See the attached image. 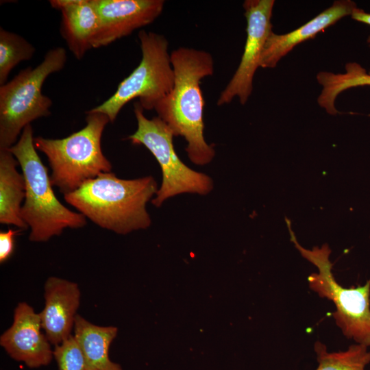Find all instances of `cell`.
Here are the masks:
<instances>
[{
  "mask_svg": "<svg viewBox=\"0 0 370 370\" xmlns=\"http://www.w3.org/2000/svg\"><path fill=\"white\" fill-rule=\"evenodd\" d=\"M345 67L343 73L323 71L317 75V82L323 87L317 102L330 114L338 113L334 101L343 91L354 87L370 86V74L360 64L348 62Z\"/></svg>",
  "mask_w": 370,
  "mask_h": 370,
  "instance_id": "obj_17",
  "label": "cell"
},
{
  "mask_svg": "<svg viewBox=\"0 0 370 370\" xmlns=\"http://www.w3.org/2000/svg\"><path fill=\"white\" fill-rule=\"evenodd\" d=\"M35 47L21 36L0 28V85L21 62L30 60Z\"/></svg>",
  "mask_w": 370,
  "mask_h": 370,
  "instance_id": "obj_19",
  "label": "cell"
},
{
  "mask_svg": "<svg viewBox=\"0 0 370 370\" xmlns=\"http://www.w3.org/2000/svg\"><path fill=\"white\" fill-rule=\"evenodd\" d=\"M41 328L39 314L27 303L20 302L12 325L0 337V345L12 358L30 368L47 365L53 353Z\"/></svg>",
  "mask_w": 370,
  "mask_h": 370,
  "instance_id": "obj_11",
  "label": "cell"
},
{
  "mask_svg": "<svg viewBox=\"0 0 370 370\" xmlns=\"http://www.w3.org/2000/svg\"><path fill=\"white\" fill-rule=\"evenodd\" d=\"M22 230L9 229L0 232V262L2 264L12 256L14 249V237Z\"/></svg>",
  "mask_w": 370,
  "mask_h": 370,
  "instance_id": "obj_21",
  "label": "cell"
},
{
  "mask_svg": "<svg viewBox=\"0 0 370 370\" xmlns=\"http://www.w3.org/2000/svg\"><path fill=\"white\" fill-rule=\"evenodd\" d=\"M86 125L64 138H34L36 150L47 158L51 169L52 185L64 195L103 173L111 172L112 164L101 149L103 130L110 122L104 114L86 112Z\"/></svg>",
  "mask_w": 370,
  "mask_h": 370,
  "instance_id": "obj_4",
  "label": "cell"
},
{
  "mask_svg": "<svg viewBox=\"0 0 370 370\" xmlns=\"http://www.w3.org/2000/svg\"><path fill=\"white\" fill-rule=\"evenodd\" d=\"M51 6L61 12V34L77 59L93 48L99 27V15L93 0H51Z\"/></svg>",
  "mask_w": 370,
  "mask_h": 370,
  "instance_id": "obj_14",
  "label": "cell"
},
{
  "mask_svg": "<svg viewBox=\"0 0 370 370\" xmlns=\"http://www.w3.org/2000/svg\"><path fill=\"white\" fill-rule=\"evenodd\" d=\"M142 52L136 68L119 84L114 93L101 105L90 110L106 115L113 123L121 110L134 99L144 110H154L173 89L174 71L164 36L140 30L138 34Z\"/></svg>",
  "mask_w": 370,
  "mask_h": 370,
  "instance_id": "obj_6",
  "label": "cell"
},
{
  "mask_svg": "<svg viewBox=\"0 0 370 370\" xmlns=\"http://www.w3.org/2000/svg\"><path fill=\"white\" fill-rule=\"evenodd\" d=\"M368 347L353 344L345 351L329 352L319 341L314 344L319 365L316 370H366L370 363Z\"/></svg>",
  "mask_w": 370,
  "mask_h": 370,
  "instance_id": "obj_18",
  "label": "cell"
},
{
  "mask_svg": "<svg viewBox=\"0 0 370 370\" xmlns=\"http://www.w3.org/2000/svg\"><path fill=\"white\" fill-rule=\"evenodd\" d=\"M138 101L134 103L137 120L136 131L127 137L134 145L145 146L159 163L162 181L151 203L160 207L166 199L182 193L206 195L214 187L208 175L195 171L186 166L177 156L173 145V134L159 117L147 119Z\"/></svg>",
  "mask_w": 370,
  "mask_h": 370,
  "instance_id": "obj_8",
  "label": "cell"
},
{
  "mask_svg": "<svg viewBox=\"0 0 370 370\" xmlns=\"http://www.w3.org/2000/svg\"><path fill=\"white\" fill-rule=\"evenodd\" d=\"M45 304L39 313L41 326L51 344L57 345L71 335L80 303L76 283L50 277L45 285Z\"/></svg>",
  "mask_w": 370,
  "mask_h": 370,
  "instance_id": "obj_12",
  "label": "cell"
},
{
  "mask_svg": "<svg viewBox=\"0 0 370 370\" xmlns=\"http://www.w3.org/2000/svg\"><path fill=\"white\" fill-rule=\"evenodd\" d=\"M53 353L58 370H86L83 353L73 335L55 345Z\"/></svg>",
  "mask_w": 370,
  "mask_h": 370,
  "instance_id": "obj_20",
  "label": "cell"
},
{
  "mask_svg": "<svg viewBox=\"0 0 370 370\" xmlns=\"http://www.w3.org/2000/svg\"><path fill=\"white\" fill-rule=\"evenodd\" d=\"M351 17L356 21L370 25V14L365 12L362 9L358 8H354L351 14Z\"/></svg>",
  "mask_w": 370,
  "mask_h": 370,
  "instance_id": "obj_22",
  "label": "cell"
},
{
  "mask_svg": "<svg viewBox=\"0 0 370 370\" xmlns=\"http://www.w3.org/2000/svg\"><path fill=\"white\" fill-rule=\"evenodd\" d=\"M18 164L9 149H0V223L26 230L28 226L21 217L25 182L16 169Z\"/></svg>",
  "mask_w": 370,
  "mask_h": 370,
  "instance_id": "obj_15",
  "label": "cell"
},
{
  "mask_svg": "<svg viewBox=\"0 0 370 370\" xmlns=\"http://www.w3.org/2000/svg\"><path fill=\"white\" fill-rule=\"evenodd\" d=\"M170 54L175 74L173 88L154 110L174 136L186 140L185 150L190 161L206 165L213 160L215 150L204 136V100L200 82L213 75L214 60L208 51L184 47Z\"/></svg>",
  "mask_w": 370,
  "mask_h": 370,
  "instance_id": "obj_1",
  "label": "cell"
},
{
  "mask_svg": "<svg viewBox=\"0 0 370 370\" xmlns=\"http://www.w3.org/2000/svg\"><path fill=\"white\" fill-rule=\"evenodd\" d=\"M74 336L83 353L86 370H122L109 358V347L117 334L112 326L94 325L77 314L74 321Z\"/></svg>",
  "mask_w": 370,
  "mask_h": 370,
  "instance_id": "obj_16",
  "label": "cell"
},
{
  "mask_svg": "<svg viewBox=\"0 0 370 370\" xmlns=\"http://www.w3.org/2000/svg\"><path fill=\"white\" fill-rule=\"evenodd\" d=\"M291 241L301 256L318 269L308 277L309 287L336 306L332 316L344 336L356 343L370 347V280L364 285L344 288L336 280L328 245L312 250L301 247L291 230Z\"/></svg>",
  "mask_w": 370,
  "mask_h": 370,
  "instance_id": "obj_7",
  "label": "cell"
},
{
  "mask_svg": "<svg viewBox=\"0 0 370 370\" xmlns=\"http://www.w3.org/2000/svg\"><path fill=\"white\" fill-rule=\"evenodd\" d=\"M31 124L9 150L20 165L25 182V197L21 217L30 227L29 241L46 242L66 228L86 225V218L64 206L56 197L50 175L37 153Z\"/></svg>",
  "mask_w": 370,
  "mask_h": 370,
  "instance_id": "obj_3",
  "label": "cell"
},
{
  "mask_svg": "<svg viewBox=\"0 0 370 370\" xmlns=\"http://www.w3.org/2000/svg\"><path fill=\"white\" fill-rule=\"evenodd\" d=\"M66 62L63 47L47 51L36 67L21 70L0 86V149H10L23 129L32 121L51 114V99L42 93L51 74L61 71Z\"/></svg>",
  "mask_w": 370,
  "mask_h": 370,
  "instance_id": "obj_5",
  "label": "cell"
},
{
  "mask_svg": "<svg viewBox=\"0 0 370 370\" xmlns=\"http://www.w3.org/2000/svg\"><path fill=\"white\" fill-rule=\"evenodd\" d=\"M357 8L350 0H338L317 16L297 29L284 34L272 32L267 38L261 56L260 66L274 68L278 62L296 45L313 38L316 35L333 25L342 18L351 15Z\"/></svg>",
  "mask_w": 370,
  "mask_h": 370,
  "instance_id": "obj_13",
  "label": "cell"
},
{
  "mask_svg": "<svg viewBox=\"0 0 370 370\" xmlns=\"http://www.w3.org/2000/svg\"><path fill=\"white\" fill-rule=\"evenodd\" d=\"M158 190L151 175L125 180L108 172L88 180L64 197L67 204L100 227L126 234L150 226L151 220L146 206Z\"/></svg>",
  "mask_w": 370,
  "mask_h": 370,
  "instance_id": "obj_2",
  "label": "cell"
},
{
  "mask_svg": "<svg viewBox=\"0 0 370 370\" xmlns=\"http://www.w3.org/2000/svg\"><path fill=\"white\" fill-rule=\"evenodd\" d=\"M367 42L369 45V47H370V36L367 38ZM369 73L370 74V71H369Z\"/></svg>",
  "mask_w": 370,
  "mask_h": 370,
  "instance_id": "obj_23",
  "label": "cell"
},
{
  "mask_svg": "<svg viewBox=\"0 0 370 370\" xmlns=\"http://www.w3.org/2000/svg\"><path fill=\"white\" fill-rule=\"evenodd\" d=\"M274 0H247L243 3L247 20V38L240 64L233 77L220 94L217 105L230 103L237 97L247 103L253 89L254 74L260 66L261 56L272 31L271 18Z\"/></svg>",
  "mask_w": 370,
  "mask_h": 370,
  "instance_id": "obj_9",
  "label": "cell"
},
{
  "mask_svg": "<svg viewBox=\"0 0 370 370\" xmlns=\"http://www.w3.org/2000/svg\"><path fill=\"white\" fill-rule=\"evenodd\" d=\"M99 27L93 48L108 46L153 23L162 13L163 0H93Z\"/></svg>",
  "mask_w": 370,
  "mask_h": 370,
  "instance_id": "obj_10",
  "label": "cell"
}]
</instances>
